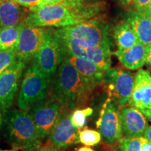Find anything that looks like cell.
<instances>
[{"label":"cell","mask_w":151,"mask_h":151,"mask_svg":"<svg viewBox=\"0 0 151 151\" xmlns=\"http://www.w3.org/2000/svg\"><path fill=\"white\" fill-rule=\"evenodd\" d=\"M114 54L120 63L130 70L140 69L146 63V46L139 41L126 50L118 49Z\"/></svg>","instance_id":"cell-17"},{"label":"cell","mask_w":151,"mask_h":151,"mask_svg":"<svg viewBox=\"0 0 151 151\" xmlns=\"http://www.w3.org/2000/svg\"><path fill=\"white\" fill-rule=\"evenodd\" d=\"M77 151H94V150L91 148H90L89 146H83L79 148Z\"/></svg>","instance_id":"cell-35"},{"label":"cell","mask_w":151,"mask_h":151,"mask_svg":"<svg viewBox=\"0 0 151 151\" xmlns=\"http://www.w3.org/2000/svg\"><path fill=\"white\" fill-rule=\"evenodd\" d=\"M123 6H130L133 3V0H119Z\"/></svg>","instance_id":"cell-34"},{"label":"cell","mask_w":151,"mask_h":151,"mask_svg":"<svg viewBox=\"0 0 151 151\" xmlns=\"http://www.w3.org/2000/svg\"><path fill=\"white\" fill-rule=\"evenodd\" d=\"M111 45H99L84 47V58L97 65L104 71L108 70L111 65Z\"/></svg>","instance_id":"cell-19"},{"label":"cell","mask_w":151,"mask_h":151,"mask_svg":"<svg viewBox=\"0 0 151 151\" xmlns=\"http://www.w3.org/2000/svg\"><path fill=\"white\" fill-rule=\"evenodd\" d=\"M62 111L61 106L53 97L46 98L35 104L29 109L39 139L42 141L50 134L59 121Z\"/></svg>","instance_id":"cell-8"},{"label":"cell","mask_w":151,"mask_h":151,"mask_svg":"<svg viewBox=\"0 0 151 151\" xmlns=\"http://www.w3.org/2000/svg\"><path fill=\"white\" fill-rule=\"evenodd\" d=\"M65 57V48L55 30L45 29L41 47L34 59L36 67L51 81Z\"/></svg>","instance_id":"cell-5"},{"label":"cell","mask_w":151,"mask_h":151,"mask_svg":"<svg viewBox=\"0 0 151 151\" xmlns=\"http://www.w3.org/2000/svg\"><path fill=\"white\" fill-rule=\"evenodd\" d=\"M134 82V76L130 71L110 68L104 73L101 84L108 94V99L120 107L129 101Z\"/></svg>","instance_id":"cell-7"},{"label":"cell","mask_w":151,"mask_h":151,"mask_svg":"<svg viewBox=\"0 0 151 151\" xmlns=\"http://www.w3.org/2000/svg\"><path fill=\"white\" fill-rule=\"evenodd\" d=\"M0 151H18L16 149H11V150H3L0 148Z\"/></svg>","instance_id":"cell-38"},{"label":"cell","mask_w":151,"mask_h":151,"mask_svg":"<svg viewBox=\"0 0 151 151\" xmlns=\"http://www.w3.org/2000/svg\"><path fill=\"white\" fill-rule=\"evenodd\" d=\"M97 12V8L78 9L64 4H44L32 11L24 22L34 27H66L92 19Z\"/></svg>","instance_id":"cell-2"},{"label":"cell","mask_w":151,"mask_h":151,"mask_svg":"<svg viewBox=\"0 0 151 151\" xmlns=\"http://www.w3.org/2000/svg\"><path fill=\"white\" fill-rule=\"evenodd\" d=\"M128 102L151 122V74L148 71L141 69L135 74Z\"/></svg>","instance_id":"cell-11"},{"label":"cell","mask_w":151,"mask_h":151,"mask_svg":"<svg viewBox=\"0 0 151 151\" xmlns=\"http://www.w3.org/2000/svg\"><path fill=\"white\" fill-rule=\"evenodd\" d=\"M143 135V137H145L146 139H148L149 141L151 142V126H148V127L146 128V129L145 130Z\"/></svg>","instance_id":"cell-32"},{"label":"cell","mask_w":151,"mask_h":151,"mask_svg":"<svg viewBox=\"0 0 151 151\" xmlns=\"http://www.w3.org/2000/svg\"><path fill=\"white\" fill-rule=\"evenodd\" d=\"M97 126L108 143L113 144L122 137L120 112L116 104L108 98L103 104Z\"/></svg>","instance_id":"cell-10"},{"label":"cell","mask_w":151,"mask_h":151,"mask_svg":"<svg viewBox=\"0 0 151 151\" xmlns=\"http://www.w3.org/2000/svg\"><path fill=\"white\" fill-rule=\"evenodd\" d=\"M24 67L25 62L17 60L0 76V108L3 112L14 101Z\"/></svg>","instance_id":"cell-12"},{"label":"cell","mask_w":151,"mask_h":151,"mask_svg":"<svg viewBox=\"0 0 151 151\" xmlns=\"http://www.w3.org/2000/svg\"><path fill=\"white\" fill-rule=\"evenodd\" d=\"M34 151H58L57 149L53 148H37Z\"/></svg>","instance_id":"cell-33"},{"label":"cell","mask_w":151,"mask_h":151,"mask_svg":"<svg viewBox=\"0 0 151 151\" xmlns=\"http://www.w3.org/2000/svg\"><path fill=\"white\" fill-rule=\"evenodd\" d=\"M92 113H93V109L90 107L76 109L71 114L70 118L71 122L77 129H80L84 127L87 118L91 116Z\"/></svg>","instance_id":"cell-24"},{"label":"cell","mask_w":151,"mask_h":151,"mask_svg":"<svg viewBox=\"0 0 151 151\" xmlns=\"http://www.w3.org/2000/svg\"><path fill=\"white\" fill-rule=\"evenodd\" d=\"M55 30L60 38L70 40L83 47L111 45L109 24L98 18L90 19L75 25Z\"/></svg>","instance_id":"cell-4"},{"label":"cell","mask_w":151,"mask_h":151,"mask_svg":"<svg viewBox=\"0 0 151 151\" xmlns=\"http://www.w3.org/2000/svg\"><path fill=\"white\" fill-rule=\"evenodd\" d=\"M113 37L118 50L131 48L139 41L134 32L127 22L117 24L113 31Z\"/></svg>","instance_id":"cell-20"},{"label":"cell","mask_w":151,"mask_h":151,"mask_svg":"<svg viewBox=\"0 0 151 151\" xmlns=\"http://www.w3.org/2000/svg\"><path fill=\"white\" fill-rule=\"evenodd\" d=\"M50 83L49 92L61 106L62 112L76 110L86 105L96 88L79 74L66 57Z\"/></svg>","instance_id":"cell-1"},{"label":"cell","mask_w":151,"mask_h":151,"mask_svg":"<svg viewBox=\"0 0 151 151\" xmlns=\"http://www.w3.org/2000/svg\"><path fill=\"white\" fill-rule=\"evenodd\" d=\"M114 143L116 148L111 151H141L140 137H122Z\"/></svg>","instance_id":"cell-23"},{"label":"cell","mask_w":151,"mask_h":151,"mask_svg":"<svg viewBox=\"0 0 151 151\" xmlns=\"http://www.w3.org/2000/svg\"><path fill=\"white\" fill-rule=\"evenodd\" d=\"M2 124H3V116H2V113H1V109L0 108V129H1Z\"/></svg>","instance_id":"cell-37"},{"label":"cell","mask_w":151,"mask_h":151,"mask_svg":"<svg viewBox=\"0 0 151 151\" xmlns=\"http://www.w3.org/2000/svg\"><path fill=\"white\" fill-rule=\"evenodd\" d=\"M110 151H111V150H110Z\"/></svg>","instance_id":"cell-39"},{"label":"cell","mask_w":151,"mask_h":151,"mask_svg":"<svg viewBox=\"0 0 151 151\" xmlns=\"http://www.w3.org/2000/svg\"><path fill=\"white\" fill-rule=\"evenodd\" d=\"M65 114L60 117L59 121L50 134L49 144L51 148L62 149L72 146L78 142V129L71 122V115Z\"/></svg>","instance_id":"cell-13"},{"label":"cell","mask_w":151,"mask_h":151,"mask_svg":"<svg viewBox=\"0 0 151 151\" xmlns=\"http://www.w3.org/2000/svg\"><path fill=\"white\" fill-rule=\"evenodd\" d=\"M25 26L24 21L14 27L0 31V50H14L18 41L19 36Z\"/></svg>","instance_id":"cell-21"},{"label":"cell","mask_w":151,"mask_h":151,"mask_svg":"<svg viewBox=\"0 0 151 151\" xmlns=\"http://www.w3.org/2000/svg\"><path fill=\"white\" fill-rule=\"evenodd\" d=\"M65 5L78 9H88L96 8V0H64Z\"/></svg>","instance_id":"cell-26"},{"label":"cell","mask_w":151,"mask_h":151,"mask_svg":"<svg viewBox=\"0 0 151 151\" xmlns=\"http://www.w3.org/2000/svg\"><path fill=\"white\" fill-rule=\"evenodd\" d=\"M141 151H151V142L148 139L141 136Z\"/></svg>","instance_id":"cell-29"},{"label":"cell","mask_w":151,"mask_h":151,"mask_svg":"<svg viewBox=\"0 0 151 151\" xmlns=\"http://www.w3.org/2000/svg\"><path fill=\"white\" fill-rule=\"evenodd\" d=\"M4 136L10 144L23 150L39 146V139L35 122L29 113L18 109L4 111Z\"/></svg>","instance_id":"cell-3"},{"label":"cell","mask_w":151,"mask_h":151,"mask_svg":"<svg viewBox=\"0 0 151 151\" xmlns=\"http://www.w3.org/2000/svg\"><path fill=\"white\" fill-rule=\"evenodd\" d=\"M14 1L31 11L37 10L38 9L44 5L43 0H14Z\"/></svg>","instance_id":"cell-27"},{"label":"cell","mask_w":151,"mask_h":151,"mask_svg":"<svg viewBox=\"0 0 151 151\" xmlns=\"http://www.w3.org/2000/svg\"><path fill=\"white\" fill-rule=\"evenodd\" d=\"M151 0H133L136 8L139 12L145 14L150 5Z\"/></svg>","instance_id":"cell-28"},{"label":"cell","mask_w":151,"mask_h":151,"mask_svg":"<svg viewBox=\"0 0 151 151\" xmlns=\"http://www.w3.org/2000/svg\"><path fill=\"white\" fill-rule=\"evenodd\" d=\"M44 32L45 28L25 24L14 49L18 61L26 62L35 59L41 47Z\"/></svg>","instance_id":"cell-9"},{"label":"cell","mask_w":151,"mask_h":151,"mask_svg":"<svg viewBox=\"0 0 151 151\" xmlns=\"http://www.w3.org/2000/svg\"><path fill=\"white\" fill-rule=\"evenodd\" d=\"M50 80L32 64L24 73L18 97V108L27 111L49 94Z\"/></svg>","instance_id":"cell-6"},{"label":"cell","mask_w":151,"mask_h":151,"mask_svg":"<svg viewBox=\"0 0 151 151\" xmlns=\"http://www.w3.org/2000/svg\"><path fill=\"white\" fill-rule=\"evenodd\" d=\"M16 61L14 50H0V76Z\"/></svg>","instance_id":"cell-25"},{"label":"cell","mask_w":151,"mask_h":151,"mask_svg":"<svg viewBox=\"0 0 151 151\" xmlns=\"http://www.w3.org/2000/svg\"><path fill=\"white\" fill-rule=\"evenodd\" d=\"M31 12L14 0H0V31L21 23Z\"/></svg>","instance_id":"cell-15"},{"label":"cell","mask_w":151,"mask_h":151,"mask_svg":"<svg viewBox=\"0 0 151 151\" xmlns=\"http://www.w3.org/2000/svg\"><path fill=\"white\" fill-rule=\"evenodd\" d=\"M122 133L124 137H140L148 127L146 117L132 106H124L120 111Z\"/></svg>","instance_id":"cell-14"},{"label":"cell","mask_w":151,"mask_h":151,"mask_svg":"<svg viewBox=\"0 0 151 151\" xmlns=\"http://www.w3.org/2000/svg\"><path fill=\"white\" fill-rule=\"evenodd\" d=\"M127 22L131 26L138 40L144 46L151 43V18L147 15L134 11L127 16Z\"/></svg>","instance_id":"cell-18"},{"label":"cell","mask_w":151,"mask_h":151,"mask_svg":"<svg viewBox=\"0 0 151 151\" xmlns=\"http://www.w3.org/2000/svg\"><path fill=\"white\" fill-rule=\"evenodd\" d=\"M43 4L45 5L48 4H64L65 1L64 0H43Z\"/></svg>","instance_id":"cell-31"},{"label":"cell","mask_w":151,"mask_h":151,"mask_svg":"<svg viewBox=\"0 0 151 151\" xmlns=\"http://www.w3.org/2000/svg\"><path fill=\"white\" fill-rule=\"evenodd\" d=\"M66 58L88 83L95 87L101 84L104 71L94 62L81 57L66 55Z\"/></svg>","instance_id":"cell-16"},{"label":"cell","mask_w":151,"mask_h":151,"mask_svg":"<svg viewBox=\"0 0 151 151\" xmlns=\"http://www.w3.org/2000/svg\"><path fill=\"white\" fill-rule=\"evenodd\" d=\"M79 142L87 146H94L99 143L101 140V134L100 132L85 127L82 130L78 129Z\"/></svg>","instance_id":"cell-22"},{"label":"cell","mask_w":151,"mask_h":151,"mask_svg":"<svg viewBox=\"0 0 151 151\" xmlns=\"http://www.w3.org/2000/svg\"><path fill=\"white\" fill-rule=\"evenodd\" d=\"M144 14H146V15H147V16H149L150 17V18H151V1H150V5H149V6H148V9H147V11H146V12Z\"/></svg>","instance_id":"cell-36"},{"label":"cell","mask_w":151,"mask_h":151,"mask_svg":"<svg viewBox=\"0 0 151 151\" xmlns=\"http://www.w3.org/2000/svg\"><path fill=\"white\" fill-rule=\"evenodd\" d=\"M146 64L151 72V43L146 46Z\"/></svg>","instance_id":"cell-30"}]
</instances>
